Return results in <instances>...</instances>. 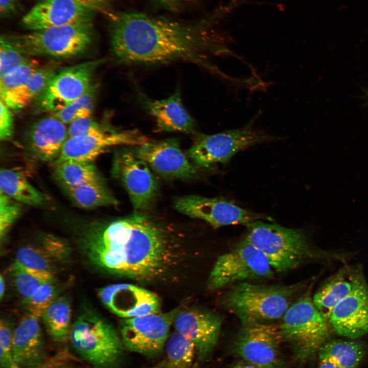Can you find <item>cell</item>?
Masks as SVG:
<instances>
[{
  "mask_svg": "<svg viewBox=\"0 0 368 368\" xmlns=\"http://www.w3.org/2000/svg\"><path fill=\"white\" fill-rule=\"evenodd\" d=\"M179 225L135 212L100 225L86 251L103 271L142 284L184 282L192 270V237Z\"/></svg>",
  "mask_w": 368,
  "mask_h": 368,
  "instance_id": "obj_1",
  "label": "cell"
},
{
  "mask_svg": "<svg viewBox=\"0 0 368 368\" xmlns=\"http://www.w3.org/2000/svg\"><path fill=\"white\" fill-rule=\"evenodd\" d=\"M112 55L124 64L153 65L191 62L218 72L212 56L228 53L209 22L188 24L139 12L110 17Z\"/></svg>",
  "mask_w": 368,
  "mask_h": 368,
  "instance_id": "obj_2",
  "label": "cell"
},
{
  "mask_svg": "<svg viewBox=\"0 0 368 368\" xmlns=\"http://www.w3.org/2000/svg\"><path fill=\"white\" fill-rule=\"evenodd\" d=\"M302 285H258L246 282L233 285L221 304L242 326L270 323L282 318Z\"/></svg>",
  "mask_w": 368,
  "mask_h": 368,
  "instance_id": "obj_3",
  "label": "cell"
},
{
  "mask_svg": "<svg viewBox=\"0 0 368 368\" xmlns=\"http://www.w3.org/2000/svg\"><path fill=\"white\" fill-rule=\"evenodd\" d=\"M247 226L244 239L259 250L277 272L294 269L316 255L300 229L260 220Z\"/></svg>",
  "mask_w": 368,
  "mask_h": 368,
  "instance_id": "obj_4",
  "label": "cell"
},
{
  "mask_svg": "<svg viewBox=\"0 0 368 368\" xmlns=\"http://www.w3.org/2000/svg\"><path fill=\"white\" fill-rule=\"evenodd\" d=\"M284 341L287 342L298 361L310 360L330 336L328 321L306 293L292 303L279 324Z\"/></svg>",
  "mask_w": 368,
  "mask_h": 368,
  "instance_id": "obj_5",
  "label": "cell"
},
{
  "mask_svg": "<svg viewBox=\"0 0 368 368\" xmlns=\"http://www.w3.org/2000/svg\"><path fill=\"white\" fill-rule=\"evenodd\" d=\"M69 339L77 353L96 368H114L122 359L121 338L110 324L93 313L78 317Z\"/></svg>",
  "mask_w": 368,
  "mask_h": 368,
  "instance_id": "obj_6",
  "label": "cell"
},
{
  "mask_svg": "<svg viewBox=\"0 0 368 368\" xmlns=\"http://www.w3.org/2000/svg\"><path fill=\"white\" fill-rule=\"evenodd\" d=\"M91 21L53 27L20 35L9 36L14 44L29 56L67 58L85 52L92 42Z\"/></svg>",
  "mask_w": 368,
  "mask_h": 368,
  "instance_id": "obj_7",
  "label": "cell"
},
{
  "mask_svg": "<svg viewBox=\"0 0 368 368\" xmlns=\"http://www.w3.org/2000/svg\"><path fill=\"white\" fill-rule=\"evenodd\" d=\"M254 117L244 126L213 134H199L188 151L195 165L208 167L212 164L227 163L237 152L249 146L276 140L255 126Z\"/></svg>",
  "mask_w": 368,
  "mask_h": 368,
  "instance_id": "obj_8",
  "label": "cell"
},
{
  "mask_svg": "<svg viewBox=\"0 0 368 368\" xmlns=\"http://www.w3.org/2000/svg\"><path fill=\"white\" fill-rule=\"evenodd\" d=\"M266 257L245 239L217 259L210 272L208 288L215 290L235 284L273 277Z\"/></svg>",
  "mask_w": 368,
  "mask_h": 368,
  "instance_id": "obj_9",
  "label": "cell"
},
{
  "mask_svg": "<svg viewBox=\"0 0 368 368\" xmlns=\"http://www.w3.org/2000/svg\"><path fill=\"white\" fill-rule=\"evenodd\" d=\"M105 60L86 61L56 72L34 100L40 112L59 111L80 98L91 85L96 70Z\"/></svg>",
  "mask_w": 368,
  "mask_h": 368,
  "instance_id": "obj_10",
  "label": "cell"
},
{
  "mask_svg": "<svg viewBox=\"0 0 368 368\" xmlns=\"http://www.w3.org/2000/svg\"><path fill=\"white\" fill-rule=\"evenodd\" d=\"M177 312L176 310L124 318L120 331L124 349L150 357L159 354L165 348Z\"/></svg>",
  "mask_w": 368,
  "mask_h": 368,
  "instance_id": "obj_11",
  "label": "cell"
},
{
  "mask_svg": "<svg viewBox=\"0 0 368 368\" xmlns=\"http://www.w3.org/2000/svg\"><path fill=\"white\" fill-rule=\"evenodd\" d=\"M149 141L139 131L116 129L110 125H104L96 131L68 138L52 165L69 160L93 162L110 147L139 146Z\"/></svg>",
  "mask_w": 368,
  "mask_h": 368,
  "instance_id": "obj_12",
  "label": "cell"
},
{
  "mask_svg": "<svg viewBox=\"0 0 368 368\" xmlns=\"http://www.w3.org/2000/svg\"><path fill=\"white\" fill-rule=\"evenodd\" d=\"M104 0H39L23 16L21 25L31 31L91 21Z\"/></svg>",
  "mask_w": 368,
  "mask_h": 368,
  "instance_id": "obj_13",
  "label": "cell"
},
{
  "mask_svg": "<svg viewBox=\"0 0 368 368\" xmlns=\"http://www.w3.org/2000/svg\"><path fill=\"white\" fill-rule=\"evenodd\" d=\"M111 172L125 189L135 212L146 209L158 190L157 181L147 164L135 152L124 149L114 155Z\"/></svg>",
  "mask_w": 368,
  "mask_h": 368,
  "instance_id": "obj_14",
  "label": "cell"
},
{
  "mask_svg": "<svg viewBox=\"0 0 368 368\" xmlns=\"http://www.w3.org/2000/svg\"><path fill=\"white\" fill-rule=\"evenodd\" d=\"M174 206L179 213L203 220L214 227L237 224L247 226L257 220L270 219L221 198L194 195L184 196L176 199Z\"/></svg>",
  "mask_w": 368,
  "mask_h": 368,
  "instance_id": "obj_15",
  "label": "cell"
},
{
  "mask_svg": "<svg viewBox=\"0 0 368 368\" xmlns=\"http://www.w3.org/2000/svg\"><path fill=\"white\" fill-rule=\"evenodd\" d=\"M284 341L279 325L270 323L242 326L233 344V352L243 361L259 365H271L279 359Z\"/></svg>",
  "mask_w": 368,
  "mask_h": 368,
  "instance_id": "obj_16",
  "label": "cell"
},
{
  "mask_svg": "<svg viewBox=\"0 0 368 368\" xmlns=\"http://www.w3.org/2000/svg\"><path fill=\"white\" fill-rule=\"evenodd\" d=\"M98 295L109 310L123 319L161 312L159 297L132 284L110 285L100 289Z\"/></svg>",
  "mask_w": 368,
  "mask_h": 368,
  "instance_id": "obj_17",
  "label": "cell"
},
{
  "mask_svg": "<svg viewBox=\"0 0 368 368\" xmlns=\"http://www.w3.org/2000/svg\"><path fill=\"white\" fill-rule=\"evenodd\" d=\"M136 154L156 173L168 179H188L197 174L175 139L150 141L137 146Z\"/></svg>",
  "mask_w": 368,
  "mask_h": 368,
  "instance_id": "obj_18",
  "label": "cell"
},
{
  "mask_svg": "<svg viewBox=\"0 0 368 368\" xmlns=\"http://www.w3.org/2000/svg\"><path fill=\"white\" fill-rule=\"evenodd\" d=\"M175 331L194 343L196 356L205 360L212 353L218 339L221 317L213 312L199 309L177 311L173 323Z\"/></svg>",
  "mask_w": 368,
  "mask_h": 368,
  "instance_id": "obj_19",
  "label": "cell"
},
{
  "mask_svg": "<svg viewBox=\"0 0 368 368\" xmlns=\"http://www.w3.org/2000/svg\"><path fill=\"white\" fill-rule=\"evenodd\" d=\"M328 321L336 334L349 339L368 334V286L363 277L334 308Z\"/></svg>",
  "mask_w": 368,
  "mask_h": 368,
  "instance_id": "obj_20",
  "label": "cell"
},
{
  "mask_svg": "<svg viewBox=\"0 0 368 368\" xmlns=\"http://www.w3.org/2000/svg\"><path fill=\"white\" fill-rule=\"evenodd\" d=\"M38 318L28 314L13 332L14 356L19 368H41L45 363L47 354Z\"/></svg>",
  "mask_w": 368,
  "mask_h": 368,
  "instance_id": "obj_21",
  "label": "cell"
},
{
  "mask_svg": "<svg viewBox=\"0 0 368 368\" xmlns=\"http://www.w3.org/2000/svg\"><path fill=\"white\" fill-rule=\"evenodd\" d=\"M142 106L155 120L157 129L164 131L194 133L196 123L185 108L179 90L162 100L150 99L139 93Z\"/></svg>",
  "mask_w": 368,
  "mask_h": 368,
  "instance_id": "obj_22",
  "label": "cell"
},
{
  "mask_svg": "<svg viewBox=\"0 0 368 368\" xmlns=\"http://www.w3.org/2000/svg\"><path fill=\"white\" fill-rule=\"evenodd\" d=\"M68 139L67 128L55 117L44 118L36 122L29 134L30 149L40 160L53 163Z\"/></svg>",
  "mask_w": 368,
  "mask_h": 368,
  "instance_id": "obj_23",
  "label": "cell"
},
{
  "mask_svg": "<svg viewBox=\"0 0 368 368\" xmlns=\"http://www.w3.org/2000/svg\"><path fill=\"white\" fill-rule=\"evenodd\" d=\"M362 277L359 270L343 267L316 291L312 297L313 303L328 321L334 308L351 292Z\"/></svg>",
  "mask_w": 368,
  "mask_h": 368,
  "instance_id": "obj_24",
  "label": "cell"
},
{
  "mask_svg": "<svg viewBox=\"0 0 368 368\" xmlns=\"http://www.w3.org/2000/svg\"><path fill=\"white\" fill-rule=\"evenodd\" d=\"M0 187L1 192L19 203L39 205L46 200L44 195L34 188L22 172L16 170L1 169Z\"/></svg>",
  "mask_w": 368,
  "mask_h": 368,
  "instance_id": "obj_25",
  "label": "cell"
},
{
  "mask_svg": "<svg viewBox=\"0 0 368 368\" xmlns=\"http://www.w3.org/2000/svg\"><path fill=\"white\" fill-rule=\"evenodd\" d=\"M53 166L54 177L62 188L105 181L93 162L69 160Z\"/></svg>",
  "mask_w": 368,
  "mask_h": 368,
  "instance_id": "obj_26",
  "label": "cell"
},
{
  "mask_svg": "<svg viewBox=\"0 0 368 368\" xmlns=\"http://www.w3.org/2000/svg\"><path fill=\"white\" fill-rule=\"evenodd\" d=\"M317 353L319 361L329 362L338 368H356L364 357L365 350L357 341L333 340L325 343Z\"/></svg>",
  "mask_w": 368,
  "mask_h": 368,
  "instance_id": "obj_27",
  "label": "cell"
},
{
  "mask_svg": "<svg viewBox=\"0 0 368 368\" xmlns=\"http://www.w3.org/2000/svg\"><path fill=\"white\" fill-rule=\"evenodd\" d=\"M56 73L52 67H39L24 84L1 98V100L10 109L23 108L36 99Z\"/></svg>",
  "mask_w": 368,
  "mask_h": 368,
  "instance_id": "obj_28",
  "label": "cell"
},
{
  "mask_svg": "<svg viewBox=\"0 0 368 368\" xmlns=\"http://www.w3.org/2000/svg\"><path fill=\"white\" fill-rule=\"evenodd\" d=\"M41 317L49 336L55 341L64 342L69 338L72 309L68 300L58 297L43 312Z\"/></svg>",
  "mask_w": 368,
  "mask_h": 368,
  "instance_id": "obj_29",
  "label": "cell"
},
{
  "mask_svg": "<svg viewBox=\"0 0 368 368\" xmlns=\"http://www.w3.org/2000/svg\"><path fill=\"white\" fill-rule=\"evenodd\" d=\"M62 188L74 203L82 208L95 209L115 205L119 203L107 188L105 181Z\"/></svg>",
  "mask_w": 368,
  "mask_h": 368,
  "instance_id": "obj_30",
  "label": "cell"
},
{
  "mask_svg": "<svg viewBox=\"0 0 368 368\" xmlns=\"http://www.w3.org/2000/svg\"><path fill=\"white\" fill-rule=\"evenodd\" d=\"M165 348L164 368H192L196 351L189 339L175 331L169 335Z\"/></svg>",
  "mask_w": 368,
  "mask_h": 368,
  "instance_id": "obj_31",
  "label": "cell"
},
{
  "mask_svg": "<svg viewBox=\"0 0 368 368\" xmlns=\"http://www.w3.org/2000/svg\"><path fill=\"white\" fill-rule=\"evenodd\" d=\"M11 272L15 288L23 301L41 285L55 280L54 273L32 269L16 261L11 266Z\"/></svg>",
  "mask_w": 368,
  "mask_h": 368,
  "instance_id": "obj_32",
  "label": "cell"
},
{
  "mask_svg": "<svg viewBox=\"0 0 368 368\" xmlns=\"http://www.w3.org/2000/svg\"><path fill=\"white\" fill-rule=\"evenodd\" d=\"M97 94V86L91 84L80 98L63 109L52 113L63 123L70 124L76 119L91 117L94 110Z\"/></svg>",
  "mask_w": 368,
  "mask_h": 368,
  "instance_id": "obj_33",
  "label": "cell"
},
{
  "mask_svg": "<svg viewBox=\"0 0 368 368\" xmlns=\"http://www.w3.org/2000/svg\"><path fill=\"white\" fill-rule=\"evenodd\" d=\"M59 291V288L55 280L39 286L24 301L28 314L41 317L45 310L58 298Z\"/></svg>",
  "mask_w": 368,
  "mask_h": 368,
  "instance_id": "obj_34",
  "label": "cell"
},
{
  "mask_svg": "<svg viewBox=\"0 0 368 368\" xmlns=\"http://www.w3.org/2000/svg\"><path fill=\"white\" fill-rule=\"evenodd\" d=\"M15 261L32 269L54 273L55 261L42 247L27 245L20 248Z\"/></svg>",
  "mask_w": 368,
  "mask_h": 368,
  "instance_id": "obj_35",
  "label": "cell"
},
{
  "mask_svg": "<svg viewBox=\"0 0 368 368\" xmlns=\"http://www.w3.org/2000/svg\"><path fill=\"white\" fill-rule=\"evenodd\" d=\"M39 68L38 63L30 59L0 78V98L24 84Z\"/></svg>",
  "mask_w": 368,
  "mask_h": 368,
  "instance_id": "obj_36",
  "label": "cell"
},
{
  "mask_svg": "<svg viewBox=\"0 0 368 368\" xmlns=\"http://www.w3.org/2000/svg\"><path fill=\"white\" fill-rule=\"evenodd\" d=\"M29 56L14 44L9 36H1L0 39V78L15 67L29 61Z\"/></svg>",
  "mask_w": 368,
  "mask_h": 368,
  "instance_id": "obj_37",
  "label": "cell"
},
{
  "mask_svg": "<svg viewBox=\"0 0 368 368\" xmlns=\"http://www.w3.org/2000/svg\"><path fill=\"white\" fill-rule=\"evenodd\" d=\"M20 203L1 191L0 193V235L2 238L11 225L19 217Z\"/></svg>",
  "mask_w": 368,
  "mask_h": 368,
  "instance_id": "obj_38",
  "label": "cell"
},
{
  "mask_svg": "<svg viewBox=\"0 0 368 368\" xmlns=\"http://www.w3.org/2000/svg\"><path fill=\"white\" fill-rule=\"evenodd\" d=\"M13 332L2 319L0 323V364L1 368H19L15 362L13 343Z\"/></svg>",
  "mask_w": 368,
  "mask_h": 368,
  "instance_id": "obj_39",
  "label": "cell"
},
{
  "mask_svg": "<svg viewBox=\"0 0 368 368\" xmlns=\"http://www.w3.org/2000/svg\"><path fill=\"white\" fill-rule=\"evenodd\" d=\"M41 247L55 262L65 260L68 255L69 248L65 242L53 235L44 236Z\"/></svg>",
  "mask_w": 368,
  "mask_h": 368,
  "instance_id": "obj_40",
  "label": "cell"
},
{
  "mask_svg": "<svg viewBox=\"0 0 368 368\" xmlns=\"http://www.w3.org/2000/svg\"><path fill=\"white\" fill-rule=\"evenodd\" d=\"M103 124L91 117L81 118L72 122L67 127L68 138L86 134L99 129Z\"/></svg>",
  "mask_w": 368,
  "mask_h": 368,
  "instance_id": "obj_41",
  "label": "cell"
},
{
  "mask_svg": "<svg viewBox=\"0 0 368 368\" xmlns=\"http://www.w3.org/2000/svg\"><path fill=\"white\" fill-rule=\"evenodd\" d=\"M12 114L10 109L0 100V139L7 141L11 138L14 131Z\"/></svg>",
  "mask_w": 368,
  "mask_h": 368,
  "instance_id": "obj_42",
  "label": "cell"
},
{
  "mask_svg": "<svg viewBox=\"0 0 368 368\" xmlns=\"http://www.w3.org/2000/svg\"><path fill=\"white\" fill-rule=\"evenodd\" d=\"M19 0H0V15L3 18H8L16 13Z\"/></svg>",
  "mask_w": 368,
  "mask_h": 368,
  "instance_id": "obj_43",
  "label": "cell"
},
{
  "mask_svg": "<svg viewBox=\"0 0 368 368\" xmlns=\"http://www.w3.org/2000/svg\"><path fill=\"white\" fill-rule=\"evenodd\" d=\"M230 368H286L281 362L271 365H259L246 361H242Z\"/></svg>",
  "mask_w": 368,
  "mask_h": 368,
  "instance_id": "obj_44",
  "label": "cell"
},
{
  "mask_svg": "<svg viewBox=\"0 0 368 368\" xmlns=\"http://www.w3.org/2000/svg\"><path fill=\"white\" fill-rule=\"evenodd\" d=\"M191 0H156L158 3L169 8H176L189 2Z\"/></svg>",
  "mask_w": 368,
  "mask_h": 368,
  "instance_id": "obj_45",
  "label": "cell"
},
{
  "mask_svg": "<svg viewBox=\"0 0 368 368\" xmlns=\"http://www.w3.org/2000/svg\"><path fill=\"white\" fill-rule=\"evenodd\" d=\"M317 368H338L335 364L327 361H319Z\"/></svg>",
  "mask_w": 368,
  "mask_h": 368,
  "instance_id": "obj_46",
  "label": "cell"
},
{
  "mask_svg": "<svg viewBox=\"0 0 368 368\" xmlns=\"http://www.w3.org/2000/svg\"><path fill=\"white\" fill-rule=\"evenodd\" d=\"M5 291V283L2 275L0 277V297L2 299Z\"/></svg>",
  "mask_w": 368,
  "mask_h": 368,
  "instance_id": "obj_47",
  "label": "cell"
}]
</instances>
